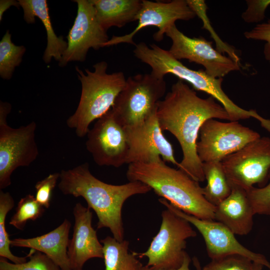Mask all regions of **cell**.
Wrapping results in <instances>:
<instances>
[{
  "label": "cell",
  "instance_id": "obj_1",
  "mask_svg": "<svg viewBox=\"0 0 270 270\" xmlns=\"http://www.w3.org/2000/svg\"><path fill=\"white\" fill-rule=\"evenodd\" d=\"M211 96L203 98L180 80L157 104L156 115L162 131L170 132L178 140L182 158L178 168L198 182L205 178L202 162L196 151L200 128L208 120L230 121L225 108Z\"/></svg>",
  "mask_w": 270,
  "mask_h": 270
},
{
  "label": "cell",
  "instance_id": "obj_2",
  "mask_svg": "<svg viewBox=\"0 0 270 270\" xmlns=\"http://www.w3.org/2000/svg\"><path fill=\"white\" fill-rule=\"evenodd\" d=\"M58 187L64 195L83 198L88 207L97 216V228H108L113 237L120 242L124 240L122 216L124 202L132 196L152 190L140 182H129L121 185L106 183L91 173L87 162L62 170Z\"/></svg>",
  "mask_w": 270,
  "mask_h": 270
},
{
  "label": "cell",
  "instance_id": "obj_3",
  "mask_svg": "<svg viewBox=\"0 0 270 270\" xmlns=\"http://www.w3.org/2000/svg\"><path fill=\"white\" fill-rule=\"evenodd\" d=\"M166 162L160 156H156L148 162L129 164L126 178L129 182L148 185L158 196L186 214L202 220H214L216 206L204 198L199 182Z\"/></svg>",
  "mask_w": 270,
  "mask_h": 270
},
{
  "label": "cell",
  "instance_id": "obj_4",
  "mask_svg": "<svg viewBox=\"0 0 270 270\" xmlns=\"http://www.w3.org/2000/svg\"><path fill=\"white\" fill-rule=\"evenodd\" d=\"M105 61L93 66L94 70L85 69L86 74L76 66L81 84V94L75 112L66 120L68 128L74 129L80 138L87 135L90 124L98 120L113 106L125 86L126 78L122 72L108 74Z\"/></svg>",
  "mask_w": 270,
  "mask_h": 270
},
{
  "label": "cell",
  "instance_id": "obj_5",
  "mask_svg": "<svg viewBox=\"0 0 270 270\" xmlns=\"http://www.w3.org/2000/svg\"><path fill=\"white\" fill-rule=\"evenodd\" d=\"M134 56L152 68L151 74L160 79L165 75L172 74L179 80L190 84L194 90L204 92L216 99L228 114L230 121L256 118L258 113L255 110H246L236 105L224 92L222 87L223 78H214L204 70H192L174 58L168 50L155 44L149 47L144 42L135 46Z\"/></svg>",
  "mask_w": 270,
  "mask_h": 270
},
{
  "label": "cell",
  "instance_id": "obj_6",
  "mask_svg": "<svg viewBox=\"0 0 270 270\" xmlns=\"http://www.w3.org/2000/svg\"><path fill=\"white\" fill-rule=\"evenodd\" d=\"M8 102H0V189L11 184L12 173L18 168L28 166L39 155L36 140V124L32 122L13 128L6 118L11 111Z\"/></svg>",
  "mask_w": 270,
  "mask_h": 270
},
{
  "label": "cell",
  "instance_id": "obj_7",
  "mask_svg": "<svg viewBox=\"0 0 270 270\" xmlns=\"http://www.w3.org/2000/svg\"><path fill=\"white\" fill-rule=\"evenodd\" d=\"M162 224L148 249L144 252H134L140 258L147 257L146 266L154 270L179 268L186 254V240L196 236L190 224L166 208L162 212Z\"/></svg>",
  "mask_w": 270,
  "mask_h": 270
},
{
  "label": "cell",
  "instance_id": "obj_8",
  "mask_svg": "<svg viewBox=\"0 0 270 270\" xmlns=\"http://www.w3.org/2000/svg\"><path fill=\"white\" fill-rule=\"evenodd\" d=\"M166 90L164 79L158 78L151 73L129 76L112 110L124 126L136 124L156 110L157 104Z\"/></svg>",
  "mask_w": 270,
  "mask_h": 270
},
{
  "label": "cell",
  "instance_id": "obj_9",
  "mask_svg": "<svg viewBox=\"0 0 270 270\" xmlns=\"http://www.w3.org/2000/svg\"><path fill=\"white\" fill-rule=\"evenodd\" d=\"M199 136L196 151L202 163L222 162L260 137L258 132L238 121L222 122L215 118L208 120L202 124Z\"/></svg>",
  "mask_w": 270,
  "mask_h": 270
},
{
  "label": "cell",
  "instance_id": "obj_10",
  "mask_svg": "<svg viewBox=\"0 0 270 270\" xmlns=\"http://www.w3.org/2000/svg\"><path fill=\"white\" fill-rule=\"evenodd\" d=\"M222 163L230 186L246 191L256 184L264 186L270 171V138L260 136L226 158Z\"/></svg>",
  "mask_w": 270,
  "mask_h": 270
},
{
  "label": "cell",
  "instance_id": "obj_11",
  "mask_svg": "<svg viewBox=\"0 0 270 270\" xmlns=\"http://www.w3.org/2000/svg\"><path fill=\"white\" fill-rule=\"evenodd\" d=\"M165 34L172 40L168 51L174 58L202 65L206 72L213 78H222L232 72L240 70V63L214 49L212 42L204 37L186 36L176 24L170 27Z\"/></svg>",
  "mask_w": 270,
  "mask_h": 270
},
{
  "label": "cell",
  "instance_id": "obj_12",
  "mask_svg": "<svg viewBox=\"0 0 270 270\" xmlns=\"http://www.w3.org/2000/svg\"><path fill=\"white\" fill-rule=\"evenodd\" d=\"M87 137L86 148L98 165L119 168L126 164L128 144L125 128L112 108L97 120Z\"/></svg>",
  "mask_w": 270,
  "mask_h": 270
},
{
  "label": "cell",
  "instance_id": "obj_13",
  "mask_svg": "<svg viewBox=\"0 0 270 270\" xmlns=\"http://www.w3.org/2000/svg\"><path fill=\"white\" fill-rule=\"evenodd\" d=\"M73 1L77 4V13L66 36L67 48L58 62L60 67L71 62H84L90 48L98 50L110 40L98 22L92 0Z\"/></svg>",
  "mask_w": 270,
  "mask_h": 270
},
{
  "label": "cell",
  "instance_id": "obj_14",
  "mask_svg": "<svg viewBox=\"0 0 270 270\" xmlns=\"http://www.w3.org/2000/svg\"><path fill=\"white\" fill-rule=\"evenodd\" d=\"M158 201L198 230L204 238L207 254L212 260L230 254H240L270 270V262L264 256L254 252L242 245L235 234L222 223L215 220L200 219L186 214L164 198H160Z\"/></svg>",
  "mask_w": 270,
  "mask_h": 270
},
{
  "label": "cell",
  "instance_id": "obj_15",
  "mask_svg": "<svg viewBox=\"0 0 270 270\" xmlns=\"http://www.w3.org/2000/svg\"><path fill=\"white\" fill-rule=\"evenodd\" d=\"M124 128L128 144L127 164L146 162L160 156L178 167L179 162L172 144L164 135L156 110L144 120Z\"/></svg>",
  "mask_w": 270,
  "mask_h": 270
},
{
  "label": "cell",
  "instance_id": "obj_16",
  "mask_svg": "<svg viewBox=\"0 0 270 270\" xmlns=\"http://www.w3.org/2000/svg\"><path fill=\"white\" fill-rule=\"evenodd\" d=\"M195 14L185 0H173L169 2L142 0L141 8L136 20L138 24L130 33L121 36H113L104 47L125 43L136 45L133 38L142 29L156 26L158 30L153 35L154 39L160 42L166 30L178 20H188L196 16Z\"/></svg>",
  "mask_w": 270,
  "mask_h": 270
},
{
  "label": "cell",
  "instance_id": "obj_17",
  "mask_svg": "<svg viewBox=\"0 0 270 270\" xmlns=\"http://www.w3.org/2000/svg\"><path fill=\"white\" fill-rule=\"evenodd\" d=\"M73 214L74 224L68 254L72 270H82L88 260L104 258L103 246L92 226V212L90 208L78 202L74 207Z\"/></svg>",
  "mask_w": 270,
  "mask_h": 270
},
{
  "label": "cell",
  "instance_id": "obj_18",
  "mask_svg": "<svg viewBox=\"0 0 270 270\" xmlns=\"http://www.w3.org/2000/svg\"><path fill=\"white\" fill-rule=\"evenodd\" d=\"M230 195L216 206L214 220L228 228L234 234L245 236L253 227V208L246 191L232 186Z\"/></svg>",
  "mask_w": 270,
  "mask_h": 270
},
{
  "label": "cell",
  "instance_id": "obj_19",
  "mask_svg": "<svg viewBox=\"0 0 270 270\" xmlns=\"http://www.w3.org/2000/svg\"><path fill=\"white\" fill-rule=\"evenodd\" d=\"M71 223L65 219L54 230L36 237L10 240V246L30 248L50 258L61 270H72L68 254Z\"/></svg>",
  "mask_w": 270,
  "mask_h": 270
},
{
  "label": "cell",
  "instance_id": "obj_20",
  "mask_svg": "<svg viewBox=\"0 0 270 270\" xmlns=\"http://www.w3.org/2000/svg\"><path fill=\"white\" fill-rule=\"evenodd\" d=\"M24 10V18L26 22H35L38 18L44 25L46 32L47 44L42 59L46 64H49L54 58L59 62L64 53L68 42L62 36H58L52 27L46 0H18Z\"/></svg>",
  "mask_w": 270,
  "mask_h": 270
},
{
  "label": "cell",
  "instance_id": "obj_21",
  "mask_svg": "<svg viewBox=\"0 0 270 270\" xmlns=\"http://www.w3.org/2000/svg\"><path fill=\"white\" fill-rule=\"evenodd\" d=\"M97 19L106 30L112 26L122 28L136 20L142 5L140 0H91Z\"/></svg>",
  "mask_w": 270,
  "mask_h": 270
},
{
  "label": "cell",
  "instance_id": "obj_22",
  "mask_svg": "<svg viewBox=\"0 0 270 270\" xmlns=\"http://www.w3.org/2000/svg\"><path fill=\"white\" fill-rule=\"evenodd\" d=\"M103 246L105 270H141L143 266L134 252H128V241L120 242L108 236L100 240Z\"/></svg>",
  "mask_w": 270,
  "mask_h": 270
},
{
  "label": "cell",
  "instance_id": "obj_23",
  "mask_svg": "<svg viewBox=\"0 0 270 270\" xmlns=\"http://www.w3.org/2000/svg\"><path fill=\"white\" fill-rule=\"evenodd\" d=\"M203 172L206 185L202 188L206 200L215 206L230 194L232 188L222 162L202 163Z\"/></svg>",
  "mask_w": 270,
  "mask_h": 270
},
{
  "label": "cell",
  "instance_id": "obj_24",
  "mask_svg": "<svg viewBox=\"0 0 270 270\" xmlns=\"http://www.w3.org/2000/svg\"><path fill=\"white\" fill-rule=\"evenodd\" d=\"M26 51L24 46H17L12 40V34L8 30L0 41V76L10 80L16 67L20 66Z\"/></svg>",
  "mask_w": 270,
  "mask_h": 270
},
{
  "label": "cell",
  "instance_id": "obj_25",
  "mask_svg": "<svg viewBox=\"0 0 270 270\" xmlns=\"http://www.w3.org/2000/svg\"><path fill=\"white\" fill-rule=\"evenodd\" d=\"M14 201L8 192L0 191V256L8 259L14 264H20L27 262L28 255L20 257L14 255L10 250V240L6 226L8 213L14 208Z\"/></svg>",
  "mask_w": 270,
  "mask_h": 270
},
{
  "label": "cell",
  "instance_id": "obj_26",
  "mask_svg": "<svg viewBox=\"0 0 270 270\" xmlns=\"http://www.w3.org/2000/svg\"><path fill=\"white\" fill-rule=\"evenodd\" d=\"M44 208L39 204L35 196L28 194L22 198L18 204L16 212L9 222L16 228L22 230L29 220H36L42 216Z\"/></svg>",
  "mask_w": 270,
  "mask_h": 270
},
{
  "label": "cell",
  "instance_id": "obj_27",
  "mask_svg": "<svg viewBox=\"0 0 270 270\" xmlns=\"http://www.w3.org/2000/svg\"><path fill=\"white\" fill-rule=\"evenodd\" d=\"M186 2L195 14L203 22V28L208 30L216 42V50L222 54H228L229 57L237 62H240V58L236 52V50L230 46L223 42L216 34L211 26L209 19L206 14L208 6L204 0H186Z\"/></svg>",
  "mask_w": 270,
  "mask_h": 270
},
{
  "label": "cell",
  "instance_id": "obj_28",
  "mask_svg": "<svg viewBox=\"0 0 270 270\" xmlns=\"http://www.w3.org/2000/svg\"><path fill=\"white\" fill-rule=\"evenodd\" d=\"M28 256V261L20 264L10 263L0 257V270H61L50 258L40 252L31 249Z\"/></svg>",
  "mask_w": 270,
  "mask_h": 270
},
{
  "label": "cell",
  "instance_id": "obj_29",
  "mask_svg": "<svg viewBox=\"0 0 270 270\" xmlns=\"http://www.w3.org/2000/svg\"><path fill=\"white\" fill-rule=\"evenodd\" d=\"M202 270H254V262L240 254H230L212 260Z\"/></svg>",
  "mask_w": 270,
  "mask_h": 270
},
{
  "label": "cell",
  "instance_id": "obj_30",
  "mask_svg": "<svg viewBox=\"0 0 270 270\" xmlns=\"http://www.w3.org/2000/svg\"><path fill=\"white\" fill-rule=\"evenodd\" d=\"M256 214L270 216V171L268 182L262 187H252L246 191Z\"/></svg>",
  "mask_w": 270,
  "mask_h": 270
},
{
  "label": "cell",
  "instance_id": "obj_31",
  "mask_svg": "<svg viewBox=\"0 0 270 270\" xmlns=\"http://www.w3.org/2000/svg\"><path fill=\"white\" fill-rule=\"evenodd\" d=\"M60 178V172H54L48 174L36 184V199L44 208L50 207L53 190Z\"/></svg>",
  "mask_w": 270,
  "mask_h": 270
},
{
  "label": "cell",
  "instance_id": "obj_32",
  "mask_svg": "<svg viewBox=\"0 0 270 270\" xmlns=\"http://www.w3.org/2000/svg\"><path fill=\"white\" fill-rule=\"evenodd\" d=\"M247 8L242 14V18L248 23L260 22L265 18V12L270 6V0H246Z\"/></svg>",
  "mask_w": 270,
  "mask_h": 270
},
{
  "label": "cell",
  "instance_id": "obj_33",
  "mask_svg": "<svg viewBox=\"0 0 270 270\" xmlns=\"http://www.w3.org/2000/svg\"><path fill=\"white\" fill-rule=\"evenodd\" d=\"M244 36L248 40L266 42L264 54L266 60L270 61V20L256 24L250 30L246 32Z\"/></svg>",
  "mask_w": 270,
  "mask_h": 270
},
{
  "label": "cell",
  "instance_id": "obj_34",
  "mask_svg": "<svg viewBox=\"0 0 270 270\" xmlns=\"http://www.w3.org/2000/svg\"><path fill=\"white\" fill-rule=\"evenodd\" d=\"M12 6L19 8L20 6L18 0H0V21L3 17L4 12Z\"/></svg>",
  "mask_w": 270,
  "mask_h": 270
},
{
  "label": "cell",
  "instance_id": "obj_35",
  "mask_svg": "<svg viewBox=\"0 0 270 270\" xmlns=\"http://www.w3.org/2000/svg\"><path fill=\"white\" fill-rule=\"evenodd\" d=\"M191 259L189 255L186 253L182 266L178 268L173 270H191L190 268V264ZM141 270H154L147 266H143Z\"/></svg>",
  "mask_w": 270,
  "mask_h": 270
},
{
  "label": "cell",
  "instance_id": "obj_36",
  "mask_svg": "<svg viewBox=\"0 0 270 270\" xmlns=\"http://www.w3.org/2000/svg\"><path fill=\"white\" fill-rule=\"evenodd\" d=\"M264 266L260 264L254 262V270H262V267Z\"/></svg>",
  "mask_w": 270,
  "mask_h": 270
},
{
  "label": "cell",
  "instance_id": "obj_37",
  "mask_svg": "<svg viewBox=\"0 0 270 270\" xmlns=\"http://www.w3.org/2000/svg\"><path fill=\"white\" fill-rule=\"evenodd\" d=\"M194 264H195V265L196 266L197 270H202L200 266V265H199L198 262H197V260H194Z\"/></svg>",
  "mask_w": 270,
  "mask_h": 270
},
{
  "label": "cell",
  "instance_id": "obj_38",
  "mask_svg": "<svg viewBox=\"0 0 270 270\" xmlns=\"http://www.w3.org/2000/svg\"><path fill=\"white\" fill-rule=\"evenodd\" d=\"M269 62H270V61H269Z\"/></svg>",
  "mask_w": 270,
  "mask_h": 270
}]
</instances>
